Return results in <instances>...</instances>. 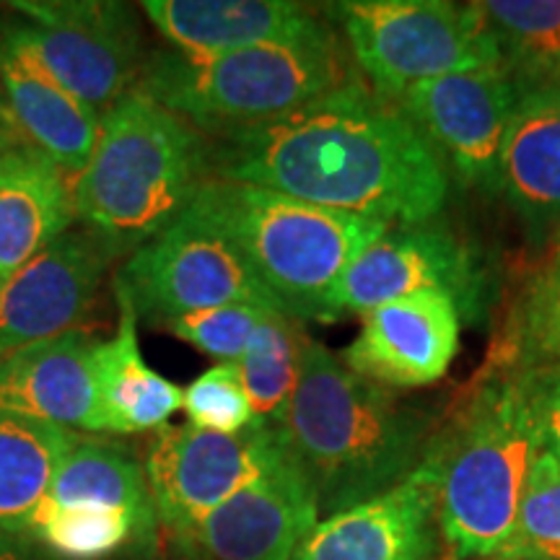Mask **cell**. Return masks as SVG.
I'll return each instance as SVG.
<instances>
[{
  "instance_id": "cell-1",
  "label": "cell",
  "mask_w": 560,
  "mask_h": 560,
  "mask_svg": "<svg viewBox=\"0 0 560 560\" xmlns=\"http://www.w3.org/2000/svg\"><path fill=\"white\" fill-rule=\"evenodd\" d=\"M208 177L405 226L439 219L450 172L400 104L361 75L276 120L208 132Z\"/></svg>"
},
{
  "instance_id": "cell-2",
  "label": "cell",
  "mask_w": 560,
  "mask_h": 560,
  "mask_svg": "<svg viewBox=\"0 0 560 560\" xmlns=\"http://www.w3.org/2000/svg\"><path fill=\"white\" fill-rule=\"evenodd\" d=\"M276 429L310 480L322 520L408 480L425 457L439 416L353 374L340 355L310 338Z\"/></svg>"
},
{
  "instance_id": "cell-3",
  "label": "cell",
  "mask_w": 560,
  "mask_h": 560,
  "mask_svg": "<svg viewBox=\"0 0 560 560\" xmlns=\"http://www.w3.org/2000/svg\"><path fill=\"white\" fill-rule=\"evenodd\" d=\"M542 446L514 376L482 371L439 423L423 465L436 490L441 542L454 560L499 558Z\"/></svg>"
},
{
  "instance_id": "cell-4",
  "label": "cell",
  "mask_w": 560,
  "mask_h": 560,
  "mask_svg": "<svg viewBox=\"0 0 560 560\" xmlns=\"http://www.w3.org/2000/svg\"><path fill=\"white\" fill-rule=\"evenodd\" d=\"M208 179V138L138 86L102 115L75 177L79 226L128 257L187 213Z\"/></svg>"
},
{
  "instance_id": "cell-5",
  "label": "cell",
  "mask_w": 560,
  "mask_h": 560,
  "mask_svg": "<svg viewBox=\"0 0 560 560\" xmlns=\"http://www.w3.org/2000/svg\"><path fill=\"white\" fill-rule=\"evenodd\" d=\"M182 219L226 240L299 322H335L330 296L350 262L389 226L242 182L208 177Z\"/></svg>"
},
{
  "instance_id": "cell-6",
  "label": "cell",
  "mask_w": 560,
  "mask_h": 560,
  "mask_svg": "<svg viewBox=\"0 0 560 560\" xmlns=\"http://www.w3.org/2000/svg\"><path fill=\"white\" fill-rule=\"evenodd\" d=\"M359 75L338 37L270 42L221 55L159 50L145 58L136 86L200 132L268 122L332 94Z\"/></svg>"
},
{
  "instance_id": "cell-7",
  "label": "cell",
  "mask_w": 560,
  "mask_h": 560,
  "mask_svg": "<svg viewBox=\"0 0 560 560\" xmlns=\"http://www.w3.org/2000/svg\"><path fill=\"white\" fill-rule=\"evenodd\" d=\"M355 70L395 102L420 81L459 70L501 68L475 3L446 0H342L322 5Z\"/></svg>"
},
{
  "instance_id": "cell-8",
  "label": "cell",
  "mask_w": 560,
  "mask_h": 560,
  "mask_svg": "<svg viewBox=\"0 0 560 560\" xmlns=\"http://www.w3.org/2000/svg\"><path fill=\"white\" fill-rule=\"evenodd\" d=\"M21 34L70 94L104 115L143 73L138 13L117 0H16Z\"/></svg>"
},
{
  "instance_id": "cell-9",
  "label": "cell",
  "mask_w": 560,
  "mask_h": 560,
  "mask_svg": "<svg viewBox=\"0 0 560 560\" xmlns=\"http://www.w3.org/2000/svg\"><path fill=\"white\" fill-rule=\"evenodd\" d=\"M283 452L276 425L257 420L242 433H215L195 425L156 431L143 470L153 511L166 540H185L210 511L268 470Z\"/></svg>"
},
{
  "instance_id": "cell-10",
  "label": "cell",
  "mask_w": 560,
  "mask_h": 560,
  "mask_svg": "<svg viewBox=\"0 0 560 560\" xmlns=\"http://www.w3.org/2000/svg\"><path fill=\"white\" fill-rule=\"evenodd\" d=\"M416 293H446L462 322L482 317L488 272L470 244L439 219L389 226L348 265L330 296L332 319L363 314Z\"/></svg>"
},
{
  "instance_id": "cell-11",
  "label": "cell",
  "mask_w": 560,
  "mask_h": 560,
  "mask_svg": "<svg viewBox=\"0 0 560 560\" xmlns=\"http://www.w3.org/2000/svg\"><path fill=\"white\" fill-rule=\"evenodd\" d=\"M115 278L128 289L138 319L159 327L185 314L231 304L280 312L240 252L187 219L125 257Z\"/></svg>"
},
{
  "instance_id": "cell-12",
  "label": "cell",
  "mask_w": 560,
  "mask_h": 560,
  "mask_svg": "<svg viewBox=\"0 0 560 560\" xmlns=\"http://www.w3.org/2000/svg\"><path fill=\"white\" fill-rule=\"evenodd\" d=\"M444 161L450 177L499 192V166L520 89L503 68L420 81L395 100Z\"/></svg>"
},
{
  "instance_id": "cell-13",
  "label": "cell",
  "mask_w": 560,
  "mask_h": 560,
  "mask_svg": "<svg viewBox=\"0 0 560 560\" xmlns=\"http://www.w3.org/2000/svg\"><path fill=\"white\" fill-rule=\"evenodd\" d=\"M120 260L94 231L75 226L0 283V361L16 350L79 330Z\"/></svg>"
},
{
  "instance_id": "cell-14",
  "label": "cell",
  "mask_w": 560,
  "mask_h": 560,
  "mask_svg": "<svg viewBox=\"0 0 560 560\" xmlns=\"http://www.w3.org/2000/svg\"><path fill=\"white\" fill-rule=\"evenodd\" d=\"M317 522V495L283 446L260 478L172 542L192 560H293Z\"/></svg>"
},
{
  "instance_id": "cell-15",
  "label": "cell",
  "mask_w": 560,
  "mask_h": 560,
  "mask_svg": "<svg viewBox=\"0 0 560 560\" xmlns=\"http://www.w3.org/2000/svg\"><path fill=\"white\" fill-rule=\"evenodd\" d=\"M462 314L446 293H416L376 306L340 353L353 374L389 389H418L444 380L459 353Z\"/></svg>"
},
{
  "instance_id": "cell-16",
  "label": "cell",
  "mask_w": 560,
  "mask_h": 560,
  "mask_svg": "<svg viewBox=\"0 0 560 560\" xmlns=\"http://www.w3.org/2000/svg\"><path fill=\"white\" fill-rule=\"evenodd\" d=\"M441 532L429 467L387 493L322 516L293 560H436Z\"/></svg>"
},
{
  "instance_id": "cell-17",
  "label": "cell",
  "mask_w": 560,
  "mask_h": 560,
  "mask_svg": "<svg viewBox=\"0 0 560 560\" xmlns=\"http://www.w3.org/2000/svg\"><path fill=\"white\" fill-rule=\"evenodd\" d=\"M0 89L21 138L79 177L100 138L102 117L55 79L11 16H0Z\"/></svg>"
},
{
  "instance_id": "cell-18",
  "label": "cell",
  "mask_w": 560,
  "mask_h": 560,
  "mask_svg": "<svg viewBox=\"0 0 560 560\" xmlns=\"http://www.w3.org/2000/svg\"><path fill=\"white\" fill-rule=\"evenodd\" d=\"M96 348L100 338L79 327L5 355L0 408L68 431L104 433Z\"/></svg>"
},
{
  "instance_id": "cell-19",
  "label": "cell",
  "mask_w": 560,
  "mask_h": 560,
  "mask_svg": "<svg viewBox=\"0 0 560 560\" xmlns=\"http://www.w3.org/2000/svg\"><path fill=\"white\" fill-rule=\"evenodd\" d=\"M140 11L185 55L236 52L330 30L322 11L291 0H145Z\"/></svg>"
},
{
  "instance_id": "cell-20",
  "label": "cell",
  "mask_w": 560,
  "mask_h": 560,
  "mask_svg": "<svg viewBox=\"0 0 560 560\" xmlns=\"http://www.w3.org/2000/svg\"><path fill=\"white\" fill-rule=\"evenodd\" d=\"M75 226V177L30 143L0 151V283Z\"/></svg>"
},
{
  "instance_id": "cell-21",
  "label": "cell",
  "mask_w": 560,
  "mask_h": 560,
  "mask_svg": "<svg viewBox=\"0 0 560 560\" xmlns=\"http://www.w3.org/2000/svg\"><path fill=\"white\" fill-rule=\"evenodd\" d=\"M117 330L100 340L96 348V380H100V408L107 436H140L170 425L182 410L185 389L159 371H153L140 353L138 312L122 280L115 278Z\"/></svg>"
},
{
  "instance_id": "cell-22",
  "label": "cell",
  "mask_w": 560,
  "mask_h": 560,
  "mask_svg": "<svg viewBox=\"0 0 560 560\" xmlns=\"http://www.w3.org/2000/svg\"><path fill=\"white\" fill-rule=\"evenodd\" d=\"M499 192L532 229L560 226V86L520 94L503 140Z\"/></svg>"
},
{
  "instance_id": "cell-23",
  "label": "cell",
  "mask_w": 560,
  "mask_h": 560,
  "mask_svg": "<svg viewBox=\"0 0 560 560\" xmlns=\"http://www.w3.org/2000/svg\"><path fill=\"white\" fill-rule=\"evenodd\" d=\"M79 433L0 408V545L30 532Z\"/></svg>"
},
{
  "instance_id": "cell-24",
  "label": "cell",
  "mask_w": 560,
  "mask_h": 560,
  "mask_svg": "<svg viewBox=\"0 0 560 560\" xmlns=\"http://www.w3.org/2000/svg\"><path fill=\"white\" fill-rule=\"evenodd\" d=\"M39 509L122 511L145 524H159L143 462L120 444L75 436Z\"/></svg>"
},
{
  "instance_id": "cell-25",
  "label": "cell",
  "mask_w": 560,
  "mask_h": 560,
  "mask_svg": "<svg viewBox=\"0 0 560 560\" xmlns=\"http://www.w3.org/2000/svg\"><path fill=\"white\" fill-rule=\"evenodd\" d=\"M482 371H560V240L524 278Z\"/></svg>"
},
{
  "instance_id": "cell-26",
  "label": "cell",
  "mask_w": 560,
  "mask_h": 560,
  "mask_svg": "<svg viewBox=\"0 0 560 560\" xmlns=\"http://www.w3.org/2000/svg\"><path fill=\"white\" fill-rule=\"evenodd\" d=\"M520 94L560 86V0L475 3Z\"/></svg>"
},
{
  "instance_id": "cell-27",
  "label": "cell",
  "mask_w": 560,
  "mask_h": 560,
  "mask_svg": "<svg viewBox=\"0 0 560 560\" xmlns=\"http://www.w3.org/2000/svg\"><path fill=\"white\" fill-rule=\"evenodd\" d=\"M161 540L159 524L104 509H39L24 537L47 560H117Z\"/></svg>"
},
{
  "instance_id": "cell-28",
  "label": "cell",
  "mask_w": 560,
  "mask_h": 560,
  "mask_svg": "<svg viewBox=\"0 0 560 560\" xmlns=\"http://www.w3.org/2000/svg\"><path fill=\"white\" fill-rule=\"evenodd\" d=\"M310 335L304 322L283 312H265L242 359L236 361L257 420L276 425L289 408L301 374V353Z\"/></svg>"
},
{
  "instance_id": "cell-29",
  "label": "cell",
  "mask_w": 560,
  "mask_h": 560,
  "mask_svg": "<svg viewBox=\"0 0 560 560\" xmlns=\"http://www.w3.org/2000/svg\"><path fill=\"white\" fill-rule=\"evenodd\" d=\"M501 560H560V465L540 452Z\"/></svg>"
},
{
  "instance_id": "cell-30",
  "label": "cell",
  "mask_w": 560,
  "mask_h": 560,
  "mask_svg": "<svg viewBox=\"0 0 560 560\" xmlns=\"http://www.w3.org/2000/svg\"><path fill=\"white\" fill-rule=\"evenodd\" d=\"M182 410L187 423L202 431L242 433L257 423L236 363H215L187 384Z\"/></svg>"
},
{
  "instance_id": "cell-31",
  "label": "cell",
  "mask_w": 560,
  "mask_h": 560,
  "mask_svg": "<svg viewBox=\"0 0 560 560\" xmlns=\"http://www.w3.org/2000/svg\"><path fill=\"white\" fill-rule=\"evenodd\" d=\"M260 306L247 304H231V306H215V310L185 314V317L172 319L164 327L174 338H179L187 346H192L200 353L210 355L219 363H236L242 359L244 348L252 335H255L257 325L265 317Z\"/></svg>"
},
{
  "instance_id": "cell-32",
  "label": "cell",
  "mask_w": 560,
  "mask_h": 560,
  "mask_svg": "<svg viewBox=\"0 0 560 560\" xmlns=\"http://www.w3.org/2000/svg\"><path fill=\"white\" fill-rule=\"evenodd\" d=\"M514 380L527 397L542 452L560 465V371H529Z\"/></svg>"
},
{
  "instance_id": "cell-33",
  "label": "cell",
  "mask_w": 560,
  "mask_h": 560,
  "mask_svg": "<svg viewBox=\"0 0 560 560\" xmlns=\"http://www.w3.org/2000/svg\"><path fill=\"white\" fill-rule=\"evenodd\" d=\"M166 537L153 548H138L128 552V556L117 558V560H166ZM0 560H47L45 556H39L37 550L32 548L30 542H13V545H0Z\"/></svg>"
},
{
  "instance_id": "cell-34",
  "label": "cell",
  "mask_w": 560,
  "mask_h": 560,
  "mask_svg": "<svg viewBox=\"0 0 560 560\" xmlns=\"http://www.w3.org/2000/svg\"><path fill=\"white\" fill-rule=\"evenodd\" d=\"M21 143H26V140L21 138L16 122H13L11 117L9 102H5L3 96V89H0V151L13 149V145H21Z\"/></svg>"
},
{
  "instance_id": "cell-35",
  "label": "cell",
  "mask_w": 560,
  "mask_h": 560,
  "mask_svg": "<svg viewBox=\"0 0 560 560\" xmlns=\"http://www.w3.org/2000/svg\"><path fill=\"white\" fill-rule=\"evenodd\" d=\"M170 542H172V540H170ZM172 548H174V552H177V560H192L190 556H185V552H182L174 542H172ZM166 560H170V558H166Z\"/></svg>"
},
{
  "instance_id": "cell-36",
  "label": "cell",
  "mask_w": 560,
  "mask_h": 560,
  "mask_svg": "<svg viewBox=\"0 0 560 560\" xmlns=\"http://www.w3.org/2000/svg\"><path fill=\"white\" fill-rule=\"evenodd\" d=\"M486 560H501V558H486Z\"/></svg>"
}]
</instances>
